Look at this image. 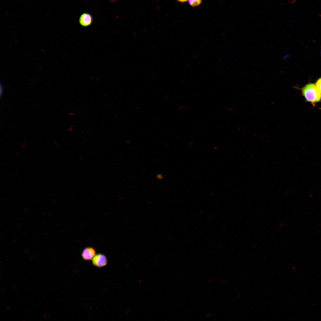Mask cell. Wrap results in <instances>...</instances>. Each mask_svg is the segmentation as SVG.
Wrapping results in <instances>:
<instances>
[{
  "label": "cell",
  "mask_w": 321,
  "mask_h": 321,
  "mask_svg": "<svg viewBox=\"0 0 321 321\" xmlns=\"http://www.w3.org/2000/svg\"><path fill=\"white\" fill-rule=\"evenodd\" d=\"M75 114V113H71V114H70V115H74Z\"/></svg>",
  "instance_id": "9"
},
{
  "label": "cell",
  "mask_w": 321,
  "mask_h": 321,
  "mask_svg": "<svg viewBox=\"0 0 321 321\" xmlns=\"http://www.w3.org/2000/svg\"><path fill=\"white\" fill-rule=\"evenodd\" d=\"M178 2L182 3H184L187 2L188 0H176Z\"/></svg>",
  "instance_id": "7"
},
{
  "label": "cell",
  "mask_w": 321,
  "mask_h": 321,
  "mask_svg": "<svg viewBox=\"0 0 321 321\" xmlns=\"http://www.w3.org/2000/svg\"><path fill=\"white\" fill-rule=\"evenodd\" d=\"M203 0H188L190 5L192 7H196L200 5Z\"/></svg>",
  "instance_id": "5"
},
{
  "label": "cell",
  "mask_w": 321,
  "mask_h": 321,
  "mask_svg": "<svg viewBox=\"0 0 321 321\" xmlns=\"http://www.w3.org/2000/svg\"><path fill=\"white\" fill-rule=\"evenodd\" d=\"M112 0V1H115V0Z\"/></svg>",
  "instance_id": "11"
},
{
  "label": "cell",
  "mask_w": 321,
  "mask_h": 321,
  "mask_svg": "<svg viewBox=\"0 0 321 321\" xmlns=\"http://www.w3.org/2000/svg\"><path fill=\"white\" fill-rule=\"evenodd\" d=\"M96 254V251L93 247L88 246L84 248L82 251L81 256L85 261L92 260Z\"/></svg>",
  "instance_id": "3"
},
{
  "label": "cell",
  "mask_w": 321,
  "mask_h": 321,
  "mask_svg": "<svg viewBox=\"0 0 321 321\" xmlns=\"http://www.w3.org/2000/svg\"><path fill=\"white\" fill-rule=\"evenodd\" d=\"M92 260V264L98 268L105 266L108 262L106 256L104 254L101 253L96 254Z\"/></svg>",
  "instance_id": "2"
},
{
  "label": "cell",
  "mask_w": 321,
  "mask_h": 321,
  "mask_svg": "<svg viewBox=\"0 0 321 321\" xmlns=\"http://www.w3.org/2000/svg\"><path fill=\"white\" fill-rule=\"evenodd\" d=\"M303 95L308 102L314 104L319 102L321 99V94L317 90L315 85L308 84L302 88Z\"/></svg>",
  "instance_id": "1"
},
{
  "label": "cell",
  "mask_w": 321,
  "mask_h": 321,
  "mask_svg": "<svg viewBox=\"0 0 321 321\" xmlns=\"http://www.w3.org/2000/svg\"><path fill=\"white\" fill-rule=\"evenodd\" d=\"M315 85L317 90L321 94V77L317 81Z\"/></svg>",
  "instance_id": "6"
},
{
  "label": "cell",
  "mask_w": 321,
  "mask_h": 321,
  "mask_svg": "<svg viewBox=\"0 0 321 321\" xmlns=\"http://www.w3.org/2000/svg\"><path fill=\"white\" fill-rule=\"evenodd\" d=\"M81 112H82V111H78V113H81Z\"/></svg>",
  "instance_id": "10"
},
{
  "label": "cell",
  "mask_w": 321,
  "mask_h": 321,
  "mask_svg": "<svg viewBox=\"0 0 321 321\" xmlns=\"http://www.w3.org/2000/svg\"><path fill=\"white\" fill-rule=\"evenodd\" d=\"M157 177L158 179H162L163 178V176L161 174H159L157 176Z\"/></svg>",
  "instance_id": "8"
},
{
  "label": "cell",
  "mask_w": 321,
  "mask_h": 321,
  "mask_svg": "<svg viewBox=\"0 0 321 321\" xmlns=\"http://www.w3.org/2000/svg\"><path fill=\"white\" fill-rule=\"evenodd\" d=\"M79 23L80 25L83 26H90L92 23V18L91 14L88 13H84L79 18Z\"/></svg>",
  "instance_id": "4"
}]
</instances>
